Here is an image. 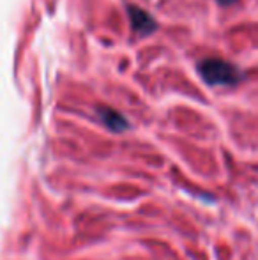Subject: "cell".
I'll return each instance as SVG.
<instances>
[{
  "label": "cell",
  "mask_w": 258,
  "mask_h": 260,
  "mask_svg": "<svg viewBox=\"0 0 258 260\" xmlns=\"http://www.w3.org/2000/svg\"><path fill=\"white\" fill-rule=\"evenodd\" d=\"M198 73L203 78V82L209 85H237L242 80V73L234 64L221 58H205L200 62Z\"/></svg>",
  "instance_id": "1"
},
{
  "label": "cell",
  "mask_w": 258,
  "mask_h": 260,
  "mask_svg": "<svg viewBox=\"0 0 258 260\" xmlns=\"http://www.w3.org/2000/svg\"><path fill=\"white\" fill-rule=\"evenodd\" d=\"M128 14H129V20H131V27H133L134 32L138 34H152V32L158 28V23L156 20L147 13V11L140 9L136 6H129L128 7Z\"/></svg>",
  "instance_id": "2"
},
{
  "label": "cell",
  "mask_w": 258,
  "mask_h": 260,
  "mask_svg": "<svg viewBox=\"0 0 258 260\" xmlns=\"http://www.w3.org/2000/svg\"><path fill=\"white\" fill-rule=\"evenodd\" d=\"M99 117H101V120H103V122L106 124L108 127H110L112 131H122V129H126V127H128V122H126V119L119 112H115V110L99 108Z\"/></svg>",
  "instance_id": "3"
},
{
  "label": "cell",
  "mask_w": 258,
  "mask_h": 260,
  "mask_svg": "<svg viewBox=\"0 0 258 260\" xmlns=\"http://www.w3.org/2000/svg\"><path fill=\"white\" fill-rule=\"evenodd\" d=\"M217 4H221V6H232V4H235L237 0H216Z\"/></svg>",
  "instance_id": "4"
}]
</instances>
